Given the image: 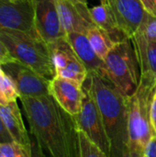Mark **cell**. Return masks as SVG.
<instances>
[{"mask_svg":"<svg viewBox=\"0 0 156 157\" xmlns=\"http://www.w3.org/2000/svg\"><path fill=\"white\" fill-rule=\"evenodd\" d=\"M85 98L81 111L74 116L76 127L91 142L110 157V143L104 126L100 111L93 97L84 86Z\"/></svg>","mask_w":156,"mask_h":157,"instance_id":"cell-6","label":"cell"},{"mask_svg":"<svg viewBox=\"0 0 156 157\" xmlns=\"http://www.w3.org/2000/svg\"><path fill=\"white\" fill-rule=\"evenodd\" d=\"M0 157H32L31 146L16 142L0 144Z\"/></svg>","mask_w":156,"mask_h":157,"instance_id":"cell-19","label":"cell"},{"mask_svg":"<svg viewBox=\"0 0 156 157\" xmlns=\"http://www.w3.org/2000/svg\"><path fill=\"white\" fill-rule=\"evenodd\" d=\"M3 30H17L39 37L32 0H0V31Z\"/></svg>","mask_w":156,"mask_h":157,"instance_id":"cell-8","label":"cell"},{"mask_svg":"<svg viewBox=\"0 0 156 157\" xmlns=\"http://www.w3.org/2000/svg\"><path fill=\"white\" fill-rule=\"evenodd\" d=\"M86 35L97 54L103 61L105 60L112 47L116 44L110 40V38L104 30H102L95 24L89 27Z\"/></svg>","mask_w":156,"mask_h":157,"instance_id":"cell-18","label":"cell"},{"mask_svg":"<svg viewBox=\"0 0 156 157\" xmlns=\"http://www.w3.org/2000/svg\"><path fill=\"white\" fill-rule=\"evenodd\" d=\"M66 40L78 59L86 68L88 74H97L104 76L105 63L97 54L86 34L77 32L68 33L66 35Z\"/></svg>","mask_w":156,"mask_h":157,"instance_id":"cell-14","label":"cell"},{"mask_svg":"<svg viewBox=\"0 0 156 157\" xmlns=\"http://www.w3.org/2000/svg\"><path fill=\"white\" fill-rule=\"evenodd\" d=\"M50 95L63 110L74 117L82 109L85 98L84 85L55 75L51 80Z\"/></svg>","mask_w":156,"mask_h":157,"instance_id":"cell-11","label":"cell"},{"mask_svg":"<svg viewBox=\"0 0 156 157\" xmlns=\"http://www.w3.org/2000/svg\"><path fill=\"white\" fill-rule=\"evenodd\" d=\"M10 142H14V141L12 137L10 136V134L8 133L6 128L5 127L3 121L1 119V116H0V144L10 143Z\"/></svg>","mask_w":156,"mask_h":157,"instance_id":"cell-25","label":"cell"},{"mask_svg":"<svg viewBox=\"0 0 156 157\" xmlns=\"http://www.w3.org/2000/svg\"><path fill=\"white\" fill-rule=\"evenodd\" d=\"M31 154H32V157H47L32 138H31Z\"/></svg>","mask_w":156,"mask_h":157,"instance_id":"cell-27","label":"cell"},{"mask_svg":"<svg viewBox=\"0 0 156 157\" xmlns=\"http://www.w3.org/2000/svg\"><path fill=\"white\" fill-rule=\"evenodd\" d=\"M89 12L94 24L104 30L114 43H119L130 39L120 27L106 0H100V4L89 8Z\"/></svg>","mask_w":156,"mask_h":157,"instance_id":"cell-15","label":"cell"},{"mask_svg":"<svg viewBox=\"0 0 156 157\" xmlns=\"http://www.w3.org/2000/svg\"><path fill=\"white\" fill-rule=\"evenodd\" d=\"M55 75L84 85L88 72L65 38L48 44Z\"/></svg>","mask_w":156,"mask_h":157,"instance_id":"cell-7","label":"cell"},{"mask_svg":"<svg viewBox=\"0 0 156 157\" xmlns=\"http://www.w3.org/2000/svg\"><path fill=\"white\" fill-rule=\"evenodd\" d=\"M141 157H145V156H144V155H143V156H141Z\"/></svg>","mask_w":156,"mask_h":157,"instance_id":"cell-30","label":"cell"},{"mask_svg":"<svg viewBox=\"0 0 156 157\" xmlns=\"http://www.w3.org/2000/svg\"><path fill=\"white\" fill-rule=\"evenodd\" d=\"M0 116L14 142L31 146V138L26 129L17 101L10 102L6 105H0Z\"/></svg>","mask_w":156,"mask_h":157,"instance_id":"cell-16","label":"cell"},{"mask_svg":"<svg viewBox=\"0 0 156 157\" xmlns=\"http://www.w3.org/2000/svg\"><path fill=\"white\" fill-rule=\"evenodd\" d=\"M120 27L131 39L137 31L144 16L140 0H106Z\"/></svg>","mask_w":156,"mask_h":157,"instance_id":"cell-13","label":"cell"},{"mask_svg":"<svg viewBox=\"0 0 156 157\" xmlns=\"http://www.w3.org/2000/svg\"><path fill=\"white\" fill-rule=\"evenodd\" d=\"M56 5L66 35L72 32L86 34L89 27L94 25L87 5L74 0H56Z\"/></svg>","mask_w":156,"mask_h":157,"instance_id":"cell-12","label":"cell"},{"mask_svg":"<svg viewBox=\"0 0 156 157\" xmlns=\"http://www.w3.org/2000/svg\"><path fill=\"white\" fill-rule=\"evenodd\" d=\"M143 155L145 157H156V135H154L146 144Z\"/></svg>","mask_w":156,"mask_h":157,"instance_id":"cell-23","label":"cell"},{"mask_svg":"<svg viewBox=\"0 0 156 157\" xmlns=\"http://www.w3.org/2000/svg\"><path fill=\"white\" fill-rule=\"evenodd\" d=\"M0 40L15 60L50 80L55 76L49 46L40 38L17 30H3Z\"/></svg>","mask_w":156,"mask_h":157,"instance_id":"cell-4","label":"cell"},{"mask_svg":"<svg viewBox=\"0 0 156 157\" xmlns=\"http://www.w3.org/2000/svg\"><path fill=\"white\" fill-rule=\"evenodd\" d=\"M78 3H81V4H85V5H87V0H74Z\"/></svg>","mask_w":156,"mask_h":157,"instance_id":"cell-28","label":"cell"},{"mask_svg":"<svg viewBox=\"0 0 156 157\" xmlns=\"http://www.w3.org/2000/svg\"><path fill=\"white\" fill-rule=\"evenodd\" d=\"M137 31L147 40L156 42V17L145 12Z\"/></svg>","mask_w":156,"mask_h":157,"instance_id":"cell-21","label":"cell"},{"mask_svg":"<svg viewBox=\"0 0 156 157\" xmlns=\"http://www.w3.org/2000/svg\"><path fill=\"white\" fill-rule=\"evenodd\" d=\"M79 157H108L97 145L78 130Z\"/></svg>","mask_w":156,"mask_h":157,"instance_id":"cell-20","label":"cell"},{"mask_svg":"<svg viewBox=\"0 0 156 157\" xmlns=\"http://www.w3.org/2000/svg\"><path fill=\"white\" fill-rule=\"evenodd\" d=\"M150 120H151V124H152L154 132L156 135V98L154 96L152 100L151 108H150Z\"/></svg>","mask_w":156,"mask_h":157,"instance_id":"cell-26","label":"cell"},{"mask_svg":"<svg viewBox=\"0 0 156 157\" xmlns=\"http://www.w3.org/2000/svg\"><path fill=\"white\" fill-rule=\"evenodd\" d=\"M106 77L127 97L138 87L141 71L131 39L116 43L104 60Z\"/></svg>","mask_w":156,"mask_h":157,"instance_id":"cell-5","label":"cell"},{"mask_svg":"<svg viewBox=\"0 0 156 157\" xmlns=\"http://www.w3.org/2000/svg\"><path fill=\"white\" fill-rule=\"evenodd\" d=\"M15 59L10 55L8 50L6 49L5 44L0 40V65H3L6 63L12 62Z\"/></svg>","mask_w":156,"mask_h":157,"instance_id":"cell-22","label":"cell"},{"mask_svg":"<svg viewBox=\"0 0 156 157\" xmlns=\"http://www.w3.org/2000/svg\"><path fill=\"white\" fill-rule=\"evenodd\" d=\"M34 8V21L38 36L47 44L66 34L62 27L56 0H32Z\"/></svg>","mask_w":156,"mask_h":157,"instance_id":"cell-10","label":"cell"},{"mask_svg":"<svg viewBox=\"0 0 156 157\" xmlns=\"http://www.w3.org/2000/svg\"><path fill=\"white\" fill-rule=\"evenodd\" d=\"M31 138L47 157H79L78 129L73 116L51 95L20 97Z\"/></svg>","mask_w":156,"mask_h":157,"instance_id":"cell-1","label":"cell"},{"mask_svg":"<svg viewBox=\"0 0 156 157\" xmlns=\"http://www.w3.org/2000/svg\"><path fill=\"white\" fill-rule=\"evenodd\" d=\"M156 81L141 76L135 92L128 97V134L130 157H141L148 142L155 135L150 120V108Z\"/></svg>","mask_w":156,"mask_h":157,"instance_id":"cell-3","label":"cell"},{"mask_svg":"<svg viewBox=\"0 0 156 157\" xmlns=\"http://www.w3.org/2000/svg\"><path fill=\"white\" fill-rule=\"evenodd\" d=\"M144 11L156 17V0H140Z\"/></svg>","mask_w":156,"mask_h":157,"instance_id":"cell-24","label":"cell"},{"mask_svg":"<svg viewBox=\"0 0 156 157\" xmlns=\"http://www.w3.org/2000/svg\"><path fill=\"white\" fill-rule=\"evenodd\" d=\"M84 86L100 111L110 143V157H130L128 97L97 74H88Z\"/></svg>","mask_w":156,"mask_h":157,"instance_id":"cell-2","label":"cell"},{"mask_svg":"<svg viewBox=\"0 0 156 157\" xmlns=\"http://www.w3.org/2000/svg\"><path fill=\"white\" fill-rule=\"evenodd\" d=\"M4 72L14 81L19 98L50 95L51 80L26 64L14 60L1 65Z\"/></svg>","mask_w":156,"mask_h":157,"instance_id":"cell-9","label":"cell"},{"mask_svg":"<svg viewBox=\"0 0 156 157\" xmlns=\"http://www.w3.org/2000/svg\"><path fill=\"white\" fill-rule=\"evenodd\" d=\"M131 40L136 53L141 76L150 77L156 81V42L147 40L138 31Z\"/></svg>","mask_w":156,"mask_h":157,"instance_id":"cell-17","label":"cell"},{"mask_svg":"<svg viewBox=\"0 0 156 157\" xmlns=\"http://www.w3.org/2000/svg\"><path fill=\"white\" fill-rule=\"evenodd\" d=\"M154 97L156 98V86H155V91H154Z\"/></svg>","mask_w":156,"mask_h":157,"instance_id":"cell-29","label":"cell"}]
</instances>
